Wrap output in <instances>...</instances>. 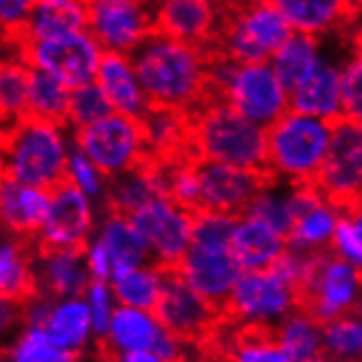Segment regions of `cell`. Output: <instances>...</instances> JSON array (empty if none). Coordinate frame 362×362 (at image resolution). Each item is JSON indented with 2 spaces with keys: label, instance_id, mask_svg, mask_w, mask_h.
I'll return each mask as SVG.
<instances>
[{
  "label": "cell",
  "instance_id": "obj_40",
  "mask_svg": "<svg viewBox=\"0 0 362 362\" xmlns=\"http://www.w3.org/2000/svg\"><path fill=\"white\" fill-rule=\"evenodd\" d=\"M108 115H112V108L95 81L83 83V86L71 90L66 127H73V132L81 130V127H88Z\"/></svg>",
  "mask_w": 362,
  "mask_h": 362
},
{
  "label": "cell",
  "instance_id": "obj_11",
  "mask_svg": "<svg viewBox=\"0 0 362 362\" xmlns=\"http://www.w3.org/2000/svg\"><path fill=\"white\" fill-rule=\"evenodd\" d=\"M296 310V294L270 270L242 272L233 286L222 318L238 325H266L274 327Z\"/></svg>",
  "mask_w": 362,
  "mask_h": 362
},
{
  "label": "cell",
  "instance_id": "obj_51",
  "mask_svg": "<svg viewBox=\"0 0 362 362\" xmlns=\"http://www.w3.org/2000/svg\"><path fill=\"white\" fill-rule=\"evenodd\" d=\"M303 362H329L323 354L321 356H314V358H310V360H303Z\"/></svg>",
  "mask_w": 362,
  "mask_h": 362
},
{
  "label": "cell",
  "instance_id": "obj_38",
  "mask_svg": "<svg viewBox=\"0 0 362 362\" xmlns=\"http://www.w3.org/2000/svg\"><path fill=\"white\" fill-rule=\"evenodd\" d=\"M323 356L329 362H358L362 354V325L354 314L321 325Z\"/></svg>",
  "mask_w": 362,
  "mask_h": 362
},
{
  "label": "cell",
  "instance_id": "obj_15",
  "mask_svg": "<svg viewBox=\"0 0 362 362\" xmlns=\"http://www.w3.org/2000/svg\"><path fill=\"white\" fill-rule=\"evenodd\" d=\"M95 226L93 202L71 182L51 191L47 218L33 238L35 250H83Z\"/></svg>",
  "mask_w": 362,
  "mask_h": 362
},
{
  "label": "cell",
  "instance_id": "obj_39",
  "mask_svg": "<svg viewBox=\"0 0 362 362\" xmlns=\"http://www.w3.org/2000/svg\"><path fill=\"white\" fill-rule=\"evenodd\" d=\"M79 354L64 351L51 343L42 325H27L16 345L5 354L7 362H77Z\"/></svg>",
  "mask_w": 362,
  "mask_h": 362
},
{
  "label": "cell",
  "instance_id": "obj_6",
  "mask_svg": "<svg viewBox=\"0 0 362 362\" xmlns=\"http://www.w3.org/2000/svg\"><path fill=\"white\" fill-rule=\"evenodd\" d=\"M358 296L360 270L356 266L336 257L329 248L305 255L303 276L296 290V310L318 325H325L334 318L354 314Z\"/></svg>",
  "mask_w": 362,
  "mask_h": 362
},
{
  "label": "cell",
  "instance_id": "obj_28",
  "mask_svg": "<svg viewBox=\"0 0 362 362\" xmlns=\"http://www.w3.org/2000/svg\"><path fill=\"white\" fill-rule=\"evenodd\" d=\"M325 57L327 55L321 37L290 33L284 45L274 51L268 64L274 77L281 81V86L288 93H292L316 73V69L325 62Z\"/></svg>",
  "mask_w": 362,
  "mask_h": 362
},
{
  "label": "cell",
  "instance_id": "obj_14",
  "mask_svg": "<svg viewBox=\"0 0 362 362\" xmlns=\"http://www.w3.org/2000/svg\"><path fill=\"white\" fill-rule=\"evenodd\" d=\"M191 218L194 213L169 198H156L127 216L150 250V262L160 270H174L191 246Z\"/></svg>",
  "mask_w": 362,
  "mask_h": 362
},
{
  "label": "cell",
  "instance_id": "obj_34",
  "mask_svg": "<svg viewBox=\"0 0 362 362\" xmlns=\"http://www.w3.org/2000/svg\"><path fill=\"white\" fill-rule=\"evenodd\" d=\"M95 240L105 248V252H108L112 268L152 264L150 250H147L143 238L139 235V230L123 216L108 213V218L103 220L101 230Z\"/></svg>",
  "mask_w": 362,
  "mask_h": 362
},
{
  "label": "cell",
  "instance_id": "obj_9",
  "mask_svg": "<svg viewBox=\"0 0 362 362\" xmlns=\"http://www.w3.org/2000/svg\"><path fill=\"white\" fill-rule=\"evenodd\" d=\"M73 145L99 169L105 180L130 172L147 160L139 119L117 112L75 130Z\"/></svg>",
  "mask_w": 362,
  "mask_h": 362
},
{
  "label": "cell",
  "instance_id": "obj_26",
  "mask_svg": "<svg viewBox=\"0 0 362 362\" xmlns=\"http://www.w3.org/2000/svg\"><path fill=\"white\" fill-rule=\"evenodd\" d=\"M286 248L288 242L284 235L250 216H242L238 220L228 242L230 257L235 259L242 272L268 270Z\"/></svg>",
  "mask_w": 362,
  "mask_h": 362
},
{
  "label": "cell",
  "instance_id": "obj_19",
  "mask_svg": "<svg viewBox=\"0 0 362 362\" xmlns=\"http://www.w3.org/2000/svg\"><path fill=\"white\" fill-rule=\"evenodd\" d=\"M33 272L37 294L51 301L83 296L93 281L83 264V250H35Z\"/></svg>",
  "mask_w": 362,
  "mask_h": 362
},
{
  "label": "cell",
  "instance_id": "obj_48",
  "mask_svg": "<svg viewBox=\"0 0 362 362\" xmlns=\"http://www.w3.org/2000/svg\"><path fill=\"white\" fill-rule=\"evenodd\" d=\"M83 264H86V270H88L93 281L108 284L110 272H112V264H110L108 252H105V248L97 240L88 242V246L83 248Z\"/></svg>",
  "mask_w": 362,
  "mask_h": 362
},
{
  "label": "cell",
  "instance_id": "obj_45",
  "mask_svg": "<svg viewBox=\"0 0 362 362\" xmlns=\"http://www.w3.org/2000/svg\"><path fill=\"white\" fill-rule=\"evenodd\" d=\"M66 182L79 189L90 202L105 198V187H108V180L103 178V174L73 143H71L69 158H66Z\"/></svg>",
  "mask_w": 362,
  "mask_h": 362
},
{
  "label": "cell",
  "instance_id": "obj_16",
  "mask_svg": "<svg viewBox=\"0 0 362 362\" xmlns=\"http://www.w3.org/2000/svg\"><path fill=\"white\" fill-rule=\"evenodd\" d=\"M200 182V209L242 218L250 202L276 178L264 172H248L220 163L196 160Z\"/></svg>",
  "mask_w": 362,
  "mask_h": 362
},
{
  "label": "cell",
  "instance_id": "obj_41",
  "mask_svg": "<svg viewBox=\"0 0 362 362\" xmlns=\"http://www.w3.org/2000/svg\"><path fill=\"white\" fill-rule=\"evenodd\" d=\"M276 185H279V180H274L270 187H266L262 194L250 202V206L246 209L244 216L262 220L264 224H268L270 228H274L276 233H279V235H284L288 242L292 216H290V209H288L286 191H279Z\"/></svg>",
  "mask_w": 362,
  "mask_h": 362
},
{
  "label": "cell",
  "instance_id": "obj_37",
  "mask_svg": "<svg viewBox=\"0 0 362 362\" xmlns=\"http://www.w3.org/2000/svg\"><path fill=\"white\" fill-rule=\"evenodd\" d=\"M27 73L25 59H0V123L9 130L27 117Z\"/></svg>",
  "mask_w": 362,
  "mask_h": 362
},
{
  "label": "cell",
  "instance_id": "obj_31",
  "mask_svg": "<svg viewBox=\"0 0 362 362\" xmlns=\"http://www.w3.org/2000/svg\"><path fill=\"white\" fill-rule=\"evenodd\" d=\"M45 332L51 343L64 351L79 354L88 345L93 336L90 312L83 296H71L51 303V310L45 318Z\"/></svg>",
  "mask_w": 362,
  "mask_h": 362
},
{
  "label": "cell",
  "instance_id": "obj_50",
  "mask_svg": "<svg viewBox=\"0 0 362 362\" xmlns=\"http://www.w3.org/2000/svg\"><path fill=\"white\" fill-rule=\"evenodd\" d=\"M119 362H163L154 351H132L119 356Z\"/></svg>",
  "mask_w": 362,
  "mask_h": 362
},
{
  "label": "cell",
  "instance_id": "obj_25",
  "mask_svg": "<svg viewBox=\"0 0 362 362\" xmlns=\"http://www.w3.org/2000/svg\"><path fill=\"white\" fill-rule=\"evenodd\" d=\"M292 33L325 37L354 13V0H270Z\"/></svg>",
  "mask_w": 362,
  "mask_h": 362
},
{
  "label": "cell",
  "instance_id": "obj_10",
  "mask_svg": "<svg viewBox=\"0 0 362 362\" xmlns=\"http://www.w3.org/2000/svg\"><path fill=\"white\" fill-rule=\"evenodd\" d=\"M103 49L83 29L37 42H23V59L29 69H37L62 81L71 90L95 81Z\"/></svg>",
  "mask_w": 362,
  "mask_h": 362
},
{
  "label": "cell",
  "instance_id": "obj_18",
  "mask_svg": "<svg viewBox=\"0 0 362 362\" xmlns=\"http://www.w3.org/2000/svg\"><path fill=\"white\" fill-rule=\"evenodd\" d=\"M154 31L211 49V42L220 31L216 0H158L154 7Z\"/></svg>",
  "mask_w": 362,
  "mask_h": 362
},
{
  "label": "cell",
  "instance_id": "obj_29",
  "mask_svg": "<svg viewBox=\"0 0 362 362\" xmlns=\"http://www.w3.org/2000/svg\"><path fill=\"white\" fill-rule=\"evenodd\" d=\"M86 0H35L23 29V42H37L86 29Z\"/></svg>",
  "mask_w": 362,
  "mask_h": 362
},
{
  "label": "cell",
  "instance_id": "obj_8",
  "mask_svg": "<svg viewBox=\"0 0 362 362\" xmlns=\"http://www.w3.org/2000/svg\"><path fill=\"white\" fill-rule=\"evenodd\" d=\"M321 194L338 213L360 211L362 194V125L349 119L332 123L325 160L314 180Z\"/></svg>",
  "mask_w": 362,
  "mask_h": 362
},
{
  "label": "cell",
  "instance_id": "obj_12",
  "mask_svg": "<svg viewBox=\"0 0 362 362\" xmlns=\"http://www.w3.org/2000/svg\"><path fill=\"white\" fill-rule=\"evenodd\" d=\"M86 31L103 53L132 55L154 33V7L150 0H86Z\"/></svg>",
  "mask_w": 362,
  "mask_h": 362
},
{
  "label": "cell",
  "instance_id": "obj_36",
  "mask_svg": "<svg viewBox=\"0 0 362 362\" xmlns=\"http://www.w3.org/2000/svg\"><path fill=\"white\" fill-rule=\"evenodd\" d=\"M274 336L281 349L294 360L303 362L314 356L323 354V340H321V325L301 310H294L288 314L281 323L274 325Z\"/></svg>",
  "mask_w": 362,
  "mask_h": 362
},
{
  "label": "cell",
  "instance_id": "obj_23",
  "mask_svg": "<svg viewBox=\"0 0 362 362\" xmlns=\"http://www.w3.org/2000/svg\"><path fill=\"white\" fill-rule=\"evenodd\" d=\"M51 191L18 185L0 176V226L13 238L33 240L47 218Z\"/></svg>",
  "mask_w": 362,
  "mask_h": 362
},
{
  "label": "cell",
  "instance_id": "obj_30",
  "mask_svg": "<svg viewBox=\"0 0 362 362\" xmlns=\"http://www.w3.org/2000/svg\"><path fill=\"white\" fill-rule=\"evenodd\" d=\"M33 240L11 238L0 242V296L20 305L37 296L33 272Z\"/></svg>",
  "mask_w": 362,
  "mask_h": 362
},
{
  "label": "cell",
  "instance_id": "obj_46",
  "mask_svg": "<svg viewBox=\"0 0 362 362\" xmlns=\"http://www.w3.org/2000/svg\"><path fill=\"white\" fill-rule=\"evenodd\" d=\"M83 299H86L88 312H90V323H93V334L103 340L110 327V318L115 312V296L112 290L105 281H90L86 292H83Z\"/></svg>",
  "mask_w": 362,
  "mask_h": 362
},
{
  "label": "cell",
  "instance_id": "obj_13",
  "mask_svg": "<svg viewBox=\"0 0 362 362\" xmlns=\"http://www.w3.org/2000/svg\"><path fill=\"white\" fill-rule=\"evenodd\" d=\"M158 323L189 347H200L220 323L222 312L191 290L176 270H163V290L154 308Z\"/></svg>",
  "mask_w": 362,
  "mask_h": 362
},
{
  "label": "cell",
  "instance_id": "obj_22",
  "mask_svg": "<svg viewBox=\"0 0 362 362\" xmlns=\"http://www.w3.org/2000/svg\"><path fill=\"white\" fill-rule=\"evenodd\" d=\"M156 198H167V174L165 167L154 160L130 169L121 176L108 180L105 187V206L115 216H132L136 209Z\"/></svg>",
  "mask_w": 362,
  "mask_h": 362
},
{
  "label": "cell",
  "instance_id": "obj_44",
  "mask_svg": "<svg viewBox=\"0 0 362 362\" xmlns=\"http://www.w3.org/2000/svg\"><path fill=\"white\" fill-rule=\"evenodd\" d=\"M329 250L336 257L360 268L362 264V218L360 211H340Z\"/></svg>",
  "mask_w": 362,
  "mask_h": 362
},
{
  "label": "cell",
  "instance_id": "obj_32",
  "mask_svg": "<svg viewBox=\"0 0 362 362\" xmlns=\"http://www.w3.org/2000/svg\"><path fill=\"white\" fill-rule=\"evenodd\" d=\"M108 286L119 305L154 312L163 290V270L154 264L117 266L110 272Z\"/></svg>",
  "mask_w": 362,
  "mask_h": 362
},
{
  "label": "cell",
  "instance_id": "obj_21",
  "mask_svg": "<svg viewBox=\"0 0 362 362\" xmlns=\"http://www.w3.org/2000/svg\"><path fill=\"white\" fill-rule=\"evenodd\" d=\"M160 334L163 325L154 312L117 305L108 334L99 340L101 362H119V356L132 351H152Z\"/></svg>",
  "mask_w": 362,
  "mask_h": 362
},
{
  "label": "cell",
  "instance_id": "obj_7",
  "mask_svg": "<svg viewBox=\"0 0 362 362\" xmlns=\"http://www.w3.org/2000/svg\"><path fill=\"white\" fill-rule=\"evenodd\" d=\"M270 0H242L218 31V53L235 64H268L290 35Z\"/></svg>",
  "mask_w": 362,
  "mask_h": 362
},
{
  "label": "cell",
  "instance_id": "obj_42",
  "mask_svg": "<svg viewBox=\"0 0 362 362\" xmlns=\"http://www.w3.org/2000/svg\"><path fill=\"white\" fill-rule=\"evenodd\" d=\"M338 93H340V112L343 119L362 121V59L360 53L347 55L338 62Z\"/></svg>",
  "mask_w": 362,
  "mask_h": 362
},
{
  "label": "cell",
  "instance_id": "obj_47",
  "mask_svg": "<svg viewBox=\"0 0 362 362\" xmlns=\"http://www.w3.org/2000/svg\"><path fill=\"white\" fill-rule=\"evenodd\" d=\"M35 0H0V33L23 35Z\"/></svg>",
  "mask_w": 362,
  "mask_h": 362
},
{
  "label": "cell",
  "instance_id": "obj_43",
  "mask_svg": "<svg viewBox=\"0 0 362 362\" xmlns=\"http://www.w3.org/2000/svg\"><path fill=\"white\" fill-rule=\"evenodd\" d=\"M240 218L226 216V213L216 211H196L191 218V244H204V246H220L228 248L230 235L235 230Z\"/></svg>",
  "mask_w": 362,
  "mask_h": 362
},
{
  "label": "cell",
  "instance_id": "obj_3",
  "mask_svg": "<svg viewBox=\"0 0 362 362\" xmlns=\"http://www.w3.org/2000/svg\"><path fill=\"white\" fill-rule=\"evenodd\" d=\"M69 150L66 125L25 117L0 139V176L25 187L53 191L66 180Z\"/></svg>",
  "mask_w": 362,
  "mask_h": 362
},
{
  "label": "cell",
  "instance_id": "obj_24",
  "mask_svg": "<svg viewBox=\"0 0 362 362\" xmlns=\"http://www.w3.org/2000/svg\"><path fill=\"white\" fill-rule=\"evenodd\" d=\"M139 123L147 160L174 163L180 158H194L189 147V115L150 105Z\"/></svg>",
  "mask_w": 362,
  "mask_h": 362
},
{
  "label": "cell",
  "instance_id": "obj_27",
  "mask_svg": "<svg viewBox=\"0 0 362 362\" xmlns=\"http://www.w3.org/2000/svg\"><path fill=\"white\" fill-rule=\"evenodd\" d=\"M288 103L292 112L314 117L327 123H336L338 119H343L338 93V62L325 57V62L308 81L288 93Z\"/></svg>",
  "mask_w": 362,
  "mask_h": 362
},
{
  "label": "cell",
  "instance_id": "obj_1",
  "mask_svg": "<svg viewBox=\"0 0 362 362\" xmlns=\"http://www.w3.org/2000/svg\"><path fill=\"white\" fill-rule=\"evenodd\" d=\"M209 55L211 49L154 31L130 57L152 108L191 115L209 99Z\"/></svg>",
  "mask_w": 362,
  "mask_h": 362
},
{
  "label": "cell",
  "instance_id": "obj_17",
  "mask_svg": "<svg viewBox=\"0 0 362 362\" xmlns=\"http://www.w3.org/2000/svg\"><path fill=\"white\" fill-rule=\"evenodd\" d=\"M174 270L191 290L220 310L242 274L228 248L204 244H191Z\"/></svg>",
  "mask_w": 362,
  "mask_h": 362
},
{
  "label": "cell",
  "instance_id": "obj_35",
  "mask_svg": "<svg viewBox=\"0 0 362 362\" xmlns=\"http://www.w3.org/2000/svg\"><path fill=\"white\" fill-rule=\"evenodd\" d=\"M336 222L338 211L327 200H321L292 222L288 233V248L296 252H316L329 248Z\"/></svg>",
  "mask_w": 362,
  "mask_h": 362
},
{
  "label": "cell",
  "instance_id": "obj_2",
  "mask_svg": "<svg viewBox=\"0 0 362 362\" xmlns=\"http://www.w3.org/2000/svg\"><path fill=\"white\" fill-rule=\"evenodd\" d=\"M189 147L196 160L220 163L248 172H268L266 130L216 97L189 115Z\"/></svg>",
  "mask_w": 362,
  "mask_h": 362
},
{
  "label": "cell",
  "instance_id": "obj_20",
  "mask_svg": "<svg viewBox=\"0 0 362 362\" xmlns=\"http://www.w3.org/2000/svg\"><path fill=\"white\" fill-rule=\"evenodd\" d=\"M95 83L101 88V93L108 99L112 112L141 119L150 110L143 86L139 81V75L134 71L132 57L125 53H103L97 66Z\"/></svg>",
  "mask_w": 362,
  "mask_h": 362
},
{
  "label": "cell",
  "instance_id": "obj_49",
  "mask_svg": "<svg viewBox=\"0 0 362 362\" xmlns=\"http://www.w3.org/2000/svg\"><path fill=\"white\" fill-rule=\"evenodd\" d=\"M20 323H25L23 305L16 303V301H9V299H3V296H0V336L9 334Z\"/></svg>",
  "mask_w": 362,
  "mask_h": 362
},
{
  "label": "cell",
  "instance_id": "obj_5",
  "mask_svg": "<svg viewBox=\"0 0 362 362\" xmlns=\"http://www.w3.org/2000/svg\"><path fill=\"white\" fill-rule=\"evenodd\" d=\"M332 123L288 110L266 130L268 172L288 185H314L325 160Z\"/></svg>",
  "mask_w": 362,
  "mask_h": 362
},
{
  "label": "cell",
  "instance_id": "obj_4",
  "mask_svg": "<svg viewBox=\"0 0 362 362\" xmlns=\"http://www.w3.org/2000/svg\"><path fill=\"white\" fill-rule=\"evenodd\" d=\"M206 83L209 97L224 101L264 130L290 110L288 90L274 77L270 64H235L211 49Z\"/></svg>",
  "mask_w": 362,
  "mask_h": 362
},
{
  "label": "cell",
  "instance_id": "obj_33",
  "mask_svg": "<svg viewBox=\"0 0 362 362\" xmlns=\"http://www.w3.org/2000/svg\"><path fill=\"white\" fill-rule=\"evenodd\" d=\"M71 88L55 77L29 69L27 73V117L53 125H66Z\"/></svg>",
  "mask_w": 362,
  "mask_h": 362
}]
</instances>
